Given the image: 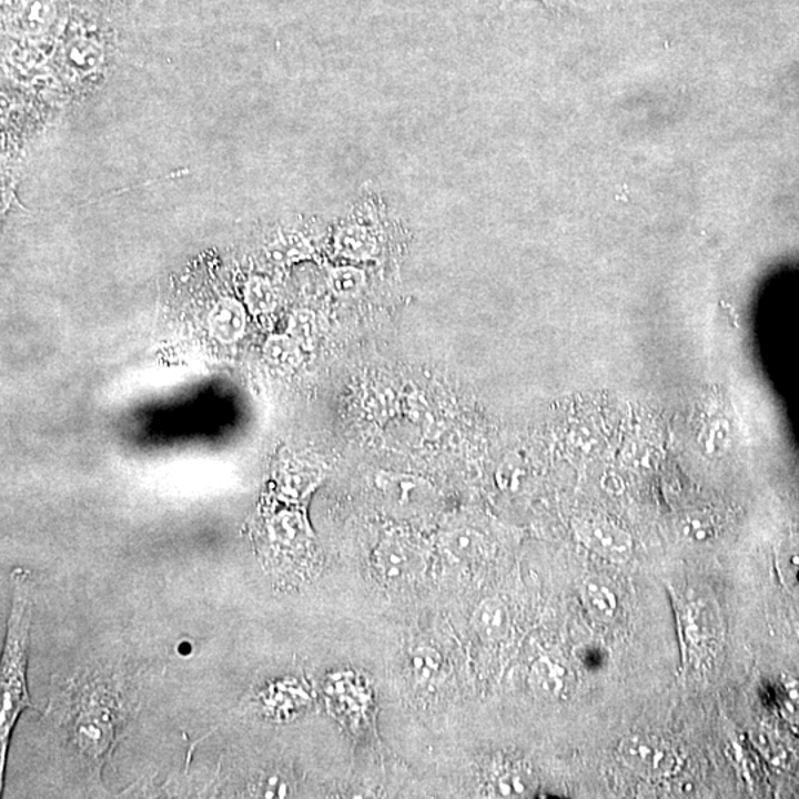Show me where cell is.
I'll list each match as a JSON object with an SVG mask.
<instances>
[{
	"label": "cell",
	"mask_w": 799,
	"mask_h": 799,
	"mask_svg": "<svg viewBox=\"0 0 799 799\" xmlns=\"http://www.w3.org/2000/svg\"><path fill=\"white\" fill-rule=\"evenodd\" d=\"M31 620V601L29 588L24 581L16 580L12 610L8 621L7 643H4L2 660V682H0V776L7 762L9 737L13 724L22 710L31 708L29 692H27V644Z\"/></svg>",
	"instance_id": "cell-1"
},
{
	"label": "cell",
	"mask_w": 799,
	"mask_h": 799,
	"mask_svg": "<svg viewBox=\"0 0 799 799\" xmlns=\"http://www.w3.org/2000/svg\"><path fill=\"white\" fill-rule=\"evenodd\" d=\"M385 204L380 195L362 190L353 216L337 229L333 249L340 257L353 262L380 261L385 249Z\"/></svg>",
	"instance_id": "cell-2"
},
{
	"label": "cell",
	"mask_w": 799,
	"mask_h": 799,
	"mask_svg": "<svg viewBox=\"0 0 799 799\" xmlns=\"http://www.w3.org/2000/svg\"><path fill=\"white\" fill-rule=\"evenodd\" d=\"M620 761L644 779H666L677 775L682 758L670 741L653 735L625 737L619 745Z\"/></svg>",
	"instance_id": "cell-3"
},
{
	"label": "cell",
	"mask_w": 799,
	"mask_h": 799,
	"mask_svg": "<svg viewBox=\"0 0 799 799\" xmlns=\"http://www.w3.org/2000/svg\"><path fill=\"white\" fill-rule=\"evenodd\" d=\"M373 568L385 584H411L424 573L425 558L411 542L402 537H388L373 550Z\"/></svg>",
	"instance_id": "cell-4"
},
{
	"label": "cell",
	"mask_w": 799,
	"mask_h": 799,
	"mask_svg": "<svg viewBox=\"0 0 799 799\" xmlns=\"http://www.w3.org/2000/svg\"><path fill=\"white\" fill-rule=\"evenodd\" d=\"M575 530L585 546L611 562H626L633 550V540L628 533L606 522L584 519L575 524Z\"/></svg>",
	"instance_id": "cell-5"
},
{
	"label": "cell",
	"mask_w": 799,
	"mask_h": 799,
	"mask_svg": "<svg viewBox=\"0 0 799 799\" xmlns=\"http://www.w3.org/2000/svg\"><path fill=\"white\" fill-rule=\"evenodd\" d=\"M469 624L482 641L499 643L509 633L508 607L497 597L483 598L474 608Z\"/></svg>",
	"instance_id": "cell-6"
},
{
	"label": "cell",
	"mask_w": 799,
	"mask_h": 799,
	"mask_svg": "<svg viewBox=\"0 0 799 799\" xmlns=\"http://www.w3.org/2000/svg\"><path fill=\"white\" fill-rule=\"evenodd\" d=\"M208 322L218 341L233 344L246 332V310L234 297H222L213 305Z\"/></svg>",
	"instance_id": "cell-7"
},
{
	"label": "cell",
	"mask_w": 799,
	"mask_h": 799,
	"mask_svg": "<svg viewBox=\"0 0 799 799\" xmlns=\"http://www.w3.org/2000/svg\"><path fill=\"white\" fill-rule=\"evenodd\" d=\"M377 486L398 508H415L433 495L429 484L413 475L386 473L377 478Z\"/></svg>",
	"instance_id": "cell-8"
},
{
	"label": "cell",
	"mask_w": 799,
	"mask_h": 799,
	"mask_svg": "<svg viewBox=\"0 0 799 799\" xmlns=\"http://www.w3.org/2000/svg\"><path fill=\"white\" fill-rule=\"evenodd\" d=\"M528 684H530L532 691L540 699H558L566 690V666L559 664L554 657L542 656L532 665Z\"/></svg>",
	"instance_id": "cell-9"
},
{
	"label": "cell",
	"mask_w": 799,
	"mask_h": 799,
	"mask_svg": "<svg viewBox=\"0 0 799 799\" xmlns=\"http://www.w3.org/2000/svg\"><path fill=\"white\" fill-rule=\"evenodd\" d=\"M265 255L273 264L287 266L310 260L314 255V247L304 234L297 233V231H286L269 243V246L265 247Z\"/></svg>",
	"instance_id": "cell-10"
},
{
	"label": "cell",
	"mask_w": 799,
	"mask_h": 799,
	"mask_svg": "<svg viewBox=\"0 0 799 799\" xmlns=\"http://www.w3.org/2000/svg\"><path fill=\"white\" fill-rule=\"evenodd\" d=\"M537 789V779L530 768L509 766L493 779V793L497 798H532Z\"/></svg>",
	"instance_id": "cell-11"
},
{
	"label": "cell",
	"mask_w": 799,
	"mask_h": 799,
	"mask_svg": "<svg viewBox=\"0 0 799 799\" xmlns=\"http://www.w3.org/2000/svg\"><path fill=\"white\" fill-rule=\"evenodd\" d=\"M581 598L595 619L610 621L616 616L617 597L615 589L603 577H588L581 585Z\"/></svg>",
	"instance_id": "cell-12"
},
{
	"label": "cell",
	"mask_w": 799,
	"mask_h": 799,
	"mask_svg": "<svg viewBox=\"0 0 799 799\" xmlns=\"http://www.w3.org/2000/svg\"><path fill=\"white\" fill-rule=\"evenodd\" d=\"M327 284L333 295L342 300H353L366 289L367 273L354 265L335 266L328 271Z\"/></svg>",
	"instance_id": "cell-13"
},
{
	"label": "cell",
	"mask_w": 799,
	"mask_h": 799,
	"mask_svg": "<svg viewBox=\"0 0 799 799\" xmlns=\"http://www.w3.org/2000/svg\"><path fill=\"white\" fill-rule=\"evenodd\" d=\"M444 548L461 562H473L484 555V537L473 528H456L444 537Z\"/></svg>",
	"instance_id": "cell-14"
},
{
	"label": "cell",
	"mask_w": 799,
	"mask_h": 799,
	"mask_svg": "<svg viewBox=\"0 0 799 799\" xmlns=\"http://www.w3.org/2000/svg\"><path fill=\"white\" fill-rule=\"evenodd\" d=\"M244 302L252 314H269L279 304V293L269 279L253 275L244 286Z\"/></svg>",
	"instance_id": "cell-15"
},
{
	"label": "cell",
	"mask_w": 799,
	"mask_h": 799,
	"mask_svg": "<svg viewBox=\"0 0 799 799\" xmlns=\"http://www.w3.org/2000/svg\"><path fill=\"white\" fill-rule=\"evenodd\" d=\"M266 362L282 368L296 367L302 362L301 345L289 333L271 335L264 345Z\"/></svg>",
	"instance_id": "cell-16"
},
{
	"label": "cell",
	"mask_w": 799,
	"mask_h": 799,
	"mask_svg": "<svg viewBox=\"0 0 799 799\" xmlns=\"http://www.w3.org/2000/svg\"><path fill=\"white\" fill-rule=\"evenodd\" d=\"M67 64L78 73H91L102 62V49L92 40L79 39L67 48Z\"/></svg>",
	"instance_id": "cell-17"
},
{
	"label": "cell",
	"mask_w": 799,
	"mask_h": 799,
	"mask_svg": "<svg viewBox=\"0 0 799 799\" xmlns=\"http://www.w3.org/2000/svg\"><path fill=\"white\" fill-rule=\"evenodd\" d=\"M287 333L301 346L313 344L318 335V322L313 311L296 310L289 318Z\"/></svg>",
	"instance_id": "cell-18"
},
{
	"label": "cell",
	"mask_w": 799,
	"mask_h": 799,
	"mask_svg": "<svg viewBox=\"0 0 799 799\" xmlns=\"http://www.w3.org/2000/svg\"><path fill=\"white\" fill-rule=\"evenodd\" d=\"M442 656L433 647L422 646L415 648L411 655L413 675L421 681H429L442 668Z\"/></svg>",
	"instance_id": "cell-19"
},
{
	"label": "cell",
	"mask_w": 799,
	"mask_h": 799,
	"mask_svg": "<svg viewBox=\"0 0 799 799\" xmlns=\"http://www.w3.org/2000/svg\"><path fill=\"white\" fill-rule=\"evenodd\" d=\"M49 17H51L49 3L44 0H33L22 13L21 21L29 33H39L48 26Z\"/></svg>",
	"instance_id": "cell-20"
},
{
	"label": "cell",
	"mask_w": 799,
	"mask_h": 799,
	"mask_svg": "<svg viewBox=\"0 0 799 799\" xmlns=\"http://www.w3.org/2000/svg\"><path fill=\"white\" fill-rule=\"evenodd\" d=\"M780 708L786 719L799 724V684L795 679H785L781 686Z\"/></svg>",
	"instance_id": "cell-21"
},
{
	"label": "cell",
	"mask_w": 799,
	"mask_h": 799,
	"mask_svg": "<svg viewBox=\"0 0 799 799\" xmlns=\"http://www.w3.org/2000/svg\"><path fill=\"white\" fill-rule=\"evenodd\" d=\"M518 475L519 468L517 464L505 461L504 464L499 466V469H497V484H499L502 490H513V488L517 487Z\"/></svg>",
	"instance_id": "cell-22"
},
{
	"label": "cell",
	"mask_w": 799,
	"mask_h": 799,
	"mask_svg": "<svg viewBox=\"0 0 799 799\" xmlns=\"http://www.w3.org/2000/svg\"><path fill=\"white\" fill-rule=\"evenodd\" d=\"M515 2H519V0H502L499 4L500 11L513 7ZM536 2H540L544 7L548 8L549 11L554 12H563L564 9L577 7L575 0H536Z\"/></svg>",
	"instance_id": "cell-23"
}]
</instances>
